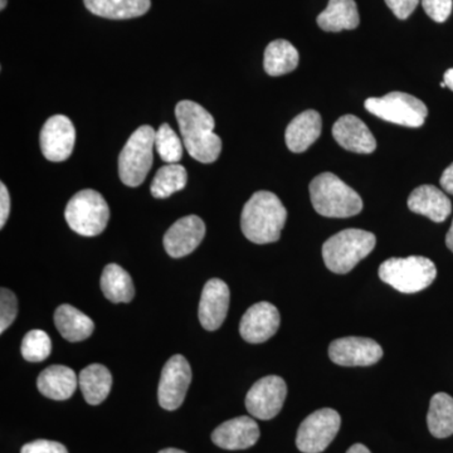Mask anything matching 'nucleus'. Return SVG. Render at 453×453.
Listing matches in <instances>:
<instances>
[{
    "mask_svg": "<svg viewBox=\"0 0 453 453\" xmlns=\"http://www.w3.org/2000/svg\"><path fill=\"white\" fill-rule=\"evenodd\" d=\"M280 323L281 318L275 305L266 301L255 303L241 319V336L251 344H261L275 335Z\"/></svg>",
    "mask_w": 453,
    "mask_h": 453,
    "instance_id": "4468645a",
    "label": "nucleus"
},
{
    "mask_svg": "<svg viewBox=\"0 0 453 453\" xmlns=\"http://www.w3.org/2000/svg\"><path fill=\"white\" fill-rule=\"evenodd\" d=\"M408 208L413 213L422 214L434 222H445L452 211L451 201L449 196L434 186L416 188L408 198Z\"/></svg>",
    "mask_w": 453,
    "mask_h": 453,
    "instance_id": "6ab92c4d",
    "label": "nucleus"
},
{
    "mask_svg": "<svg viewBox=\"0 0 453 453\" xmlns=\"http://www.w3.org/2000/svg\"><path fill=\"white\" fill-rule=\"evenodd\" d=\"M321 121L320 113L315 110H306L301 112L288 124L286 129L285 140L288 150L292 153H303L316 140L320 138Z\"/></svg>",
    "mask_w": 453,
    "mask_h": 453,
    "instance_id": "aec40b11",
    "label": "nucleus"
},
{
    "mask_svg": "<svg viewBox=\"0 0 453 453\" xmlns=\"http://www.w3.org/2000/svg\"><path fill=\"white\" fill-rule=\"evenodd\" d=\"M377 238L363 229H344L330 237L323 246L325 266L334 273H350L374 250Z\"/></svg>",
    "mask_w": 453,
    "mask_h": 453,
    "instance_id": "20e7f679",
    "label": "nucleus"
},
{
    "mask_svg": "<svg viewBox=\"0 0 453 453\" xmlns=\"http://www.w3.org/2000/svg\"><path fill=\"white\" fill-rule=\"evenodd\" d=\"M365 109L384 121L405 127H421L428 109L418 98L404 92H390L383 97L365 100Z\"/></svg>",
    "mask_w": 453,
    "mask_h": 453,
    "instance_id": "6e6552de",
    "label": "nucleus"
},
{
    "mask_svg": "<svg viewBox=\"0 0 453 453\" xmlns=\"http://www.w3.org/2000/svg\"><path fill=\"white\" fill-rule=\"evenodd\" d=\"M443 81L446 82L447 88L453 91V68H449V70H447L445 74H443Z\"/></svg>",
    "mask_w": 453,
    "mask_h": 453,
    "instance_id": "58836bf2",
    "label": "nucleus"
},
{
    "mask_svg": "<svg viewBox=\"0 0 453 453\" xmlns=\"http://www.w3.org/2000/svg\"><path fill=\"white\" fill-rule=\"evenodd\" d=\"M347 453H372L362 443H356L348 449Z\"/></svg>",
    "mask_w": 453,
    "mask_h": 453,
    "instance_id": "4c0bfd02",
    "label": "nucleus"
},
{
    "mask_svg": "<svg viewBox=\"0 0 453 453\" xmlns=\"http://www.w3.org/2000/svg\"><path fill=\"white\" fill-rule=\"evenodd\" d=\"M446 244H447V247H449V251L453 252V220H452L451 228H449V231L447 232Z\"/></svg>",
    "mask_w": 453,
    "mask_h": 453,
    "instance_id": "ea45409f",
    "label": "nucleus"
},
{
    "mask_svg": "<svg viewBox=\"0 0 453 453\" xmlns=\"http://www.w3.org/2000/svg\"><path fill=\"white\" fill-rule=\"evenodd\" d=\"M423 9L434 22L443 23L451 16L452 0H422Z\"/></svg>",
    "mask_w": 453,
    "mask_h": 453,
    "instance_id": "473e14b6",
    "label": "nucleus"
},
{
    "mask_svg": "<svg viewBox=\"0 0 453 453\" xmlns=\"http://www.w3.org/2000/svg\"><path fill=\"white\" fill-rule=\"evenodd\" d=\"M381 281L388 283L402 294H416L429 288L437 276L434 262L422 256L393 257L380 265Z\"/></svg>",
    "mask_w": 453,
    "mask_h": 453,
    "instance_id": "39448f33",
    "label": "nucleus"
},
{
    "mask_svg": "<svg viewBox=\"0 0 453 453\" xmlns=\"http://www.w3.org/2000/svg\"><path fill=\"white\" fill-rule=\"evenodd\" d=\"M333 136L345 150L357 154H372L377 142L365 122L354 115H345L334 124Z\"/></svg>",
    "mask_w": 453,
    "mask_h": 453,
    "instance_id": "a211bd4d",
    "label": "nucleus"
},
{
    "mask_svg": "<svg viewBox=\"0 0 453 453\" xmlns=\"http://www.w3.org/2000/svg\"><path fill=\"white\" fill-rule=\"evenodd\" d=\"M5 5H7V0H2V3H0V9H2V11H4Z\"/></svg>",
    "mask_w": 453,
    "mask_h": 453,
    "instance_id": "79ce46f5",
    "label": "nucleus"
},
{
    "mask_svg": "<svg viewBox=\"0 0 453 453\" xmlns=\"http://www.w3.org/2000/svg\"><path fill=\"white\" fill-rule=\"evenodd\" d=\"M79 386L83 398L91 405H98L109 396L112 387V375L106 366L91 365L82 369Z\"/></svg>",
    "mask_w": 453,
    "mask_h": 453,
    "instance_id": "393cba45",
    "label": "nucleus"
},
{
    "mask_svg": "<svg viewBox=\"0 0 453 453\" xmlns=\"http://www.w3.org/2000/svg\"><path fill=\"white\" fill-rule=\"evenodd\" d=\"M42 154L50 162H65L73 154L76 130L73 121L64 115H55L43 125L40 136Z\"/></svg>",
    "mask_w": 453,
    "mask_h": 453,
    "instance_id": "f8f14e48",
    "label": "nucleus"
},
{
    "mask_svg": "<svg viewBox=\"0 0 453 453\" xmlns=\"http://www.w3.org/2000/svg\"><path fill=\"white\" fill-rule=\"evenodd\" d=\"M229 288L219 279H211L203 288L198 316L207 332H216L225 323L229 309Z\"/></svg>",
    "mask_w": 453,
    "mask_h": 453,
    "instance_id": "dca6fc26",
    "label": "nucleus"
},
{
    "mask_svg": "<svg viewBox=\"0 0 453 453\" xmlns=\"http://www.w3.org/2000/svg\"><path fill=\"white\" fill-rule=\"evenodd\" d=\"M342 417L332 410L323 408L310 414L297 431L296 446L303 453H321L329 447L339 434Z\"/></svg>",
    "mask_w": 453,
    "mask_h": 453,
    "instance_id": "1a4fd4ad",
    "label": "nucleus"
},
{
    "mask_svg": "<svg viewBox=\"0 0 453 453\" xmlns=\"http://www.w3.org/2000/svg\"><path fill=\"white\" fill-rule=\"evenodd\" d=\"M288 220V211L279 196L259 190L244 204L241 228L244 237L253 243H273L281 237Z\"/></svg>",
    "mask_w": 453,
    "mask_h": 453,
    "instance_id": "f03ea898",
    "label": "nucleus"
},
{
    "mask_svg": "<svg viewBox=\"0 0 453 453\" xmlns=\"http://www.w3.org/2000/svg\"><path fill=\"white\" fill-rule=\"evenodd\" d=\"M300 55L288 41L271 42L265 50L264 67L267 74L277 77L290 73L299 65Z\"/></svg>",
    "mask_w": 453,
    "mask_h": 453,
    "instance_id": "bb28decb",
    "label": "nucleus"
},
{
    "mask_svg": "<svg viewBox=\"0 0 453 453\" xmlns=\"http://www.w3.org/2000/svg\"><path fill=\"white\" fill-rule=\"evenodd\" d=\"M188 183V173L180 164H166L157 170L150 192L154 198H169L170 196L184 189Z\"/></svg>",
    "mask_w": 453,
    "mask_h": 453,
    "instance_id": "c85d7f7f",
    "label": "nucleus"
},
{
    "mask_svg": "<svg viewBox=\"0 0 453 453\" xmlns=\"http://www.w3.org/2000/svg\"><path fill=\"white\" fill-rule=\"evenodd\" d=\"M359 23V12L354 0H330L326 9L318 17V25L325 32L350 31Z\"/></svg>",
    "mask_w": 453,
    "mask_h": 453,
    "instance_id": "5701e85b",
    "label": "nucleus"
},
{
    "mask_svg": "<svg viewBox=\"0 0 453 453\" xmlns=\"http://www.w3.org/2000/svg\"><path fill=\"white\" fill-rule=\"evenodd\" d=\"M65 219L76 234L95 237L106 229L110 219L109 205L96 190L83 189L68 202Z\"/></svg>",
    "mask_w": 453,
    "mask_h": 453,
    "instance_id": "0eeeda50",
    "label": "nucleus"
},
{
    "mask_svg": "<svg viewBox=\"0 0 453 453\" xmlns=\"http://www.w3.org/2000/svg\"><path fill=\"white\" fill-rule=\"evenodd\" d=\"M183 142L168 124H163L155 135V149L166 164H178L183 157Z\"/></svg>",
    "mask_w": 453,
    "mask_h": 453,
    "instance_id": "c756f323",
    "label": "nucleus"
},
{
    "mask_svg": "<svg viewBox=\"0 0 453 453\" xmlns=\"http://www.w3.org/2000/svg\"><path fill=\"white\" fill-rule=\"evenodd\" d=\"M104 296L113 303H130L135 296L133 279L127 271L116 264L107 265L101 276Z\"/></svg>",
    "mask_w": 453,
    "mask_h": 453,
    "instance_id": "a878e982",
    "label": "nucleus"
},
{
    "mask_svg": "<svg viewBox=\"0 0 453 453\" xmlns=\"http://www.w3.org/2000/svg\"><path fill=\"white\" fill-rule=\"evenodd\" d=\"M159 453H187V452L181 451V449H162V451H160Z\"/></svg>",
    "mask_w": 453,
    "mask_h": 453,
    "instance_id": "a19ab883",
    "label": "nucleus"
},
{
    "mask_svg": "<svg viewBox=\"0 0 453 453\" xmlns=\"http://www.w3.org/2000/svg\"><path fill=\"white\" fill-rule=\"evenodd\" d=\"M259 438L257 422L251 417L242 416L229 419L214 429L211 441L223 449H246L255 446Z\"/></svg>",
    "mask_w": 453,
    "mask_h": 453,
    "instance_id": "f3484780",
    "label": "nucleus"
},
{
    "mask_svg": "<svg viewBox=\"0 0 453 453\" xmlns=\"http://www.w3.org/2000/svg\"><path fill=\"white\" fill-rule=\"evenodd\" d=\"M440 183L443 190L453 196V163L443 172Z\"/></svg>",
    "mask_w": 453,
    "mask_h": 453,
    "instance_id": "e433bc0d",
    "label": "nucleus"
},
{
    "mask_svg": "<svg viewBox=\"0 0 453 453\" xmlns=\"http://www.w3.org/2000/svg\"><path fill=\"white\" fill-rule=\"evenodd\" d=\"M192 381V368L183 356L170 357L160 375L157 399L160 407L175 411L183 404Z\"/></svg>",
    "mask_w": 453,
    "mask_h": 453,
    "instance_id": "9b49d317",
    "label": "nucleus"
},
{
    "mask_svg": "<svg viewBox=\"0 0 453 453\" xmlns=\"http://www.w3.org/2000/svg\"><path fill=\"white\" fill-rule=\"evenodd\" d=\"M205 235V225L198 216L178 219L164 235V249L173 258H181L196 251Z\"/></svg>",
    "mask_w": 453,
    "mask_h": 453,
    "instance_id": "2eb2a0df",
    "label": "nucleus"
},
{
    "mask_svg": "<svg viewBox=\"0 0 453 453\" xmlns=\"http://www.w3.org/2000/svg\"><path fill=\"white\" fill-rule=\"evenodd\" d=\"M157 131L149 125L134 131L119 155V177L125 186L135 188L144 183L153 165Z\"/></svg>",
    "mask_w": 453,
    "mask_h": 453,
    "instance_id": "423d86ee",
    "label": "nucleus"
},
{
    "mask_svg": "<svg viewBox=\"0 0 453 453\" xmlns=\"http://www.w3.org/2000/svg\"><path fill=\"white\" fill-rule=\"evenodd\" d=\"M20 453H68L62 443L55 441L37 440L27 443Z\"/></svg>",
    "mask_w": 453,
    "mask_h": 453,
    "instance_id": "72a5a7b5",
    "label": "nucleus"
},
{
    "mask_svg": "<svg viewBox=\"0 0 453 453\" xmlns=\"http://www.w3.org/2000/svg\"><path fill=\"white\" fill-rule=\"evenodd\" d=\"M95 16L107 19H131L144 16L150 9V0H83Z\"/></svg>",
    "mask_w": 453,
    "mask_h": 453,
    "instance_id": "b1692460",
    "label": "nucleus"
},
{
    "mask_svg": "<svg viewBox=\"0 0 453 453\" xmlns=\"http://www.w3.org/2000/svg\"><path fill=\"white\" fill-rule=\"evenodd\" d=\"M55 324L62 338L70 342H79L92 335L95 324L88 315L73 306H58L55 312Z\"/></svg>",
    "mask_w": 453,
    "mask_h": 453,
    "instance_id": "4be33fe9",
    "label": "nucleus"
},
{
    "mask_svg": "<svg viewBox=\"0 0 453 453\" xmlns=\"http://www.w3.org/2000/svg\"><path fill=\"white\" fill-rule=\"evenodd\" d=\"M288 386L279 375H268L253 384L246 396V408L255 418L268 421L281 412Z\"/></svg>",
    "mask_w": 453,
    "mask_h": 453,
    "instance_id": "9d476101",
    "label": "nucleus"
},
{
    "mask_svg": "<svg viewBox=\"0 0 453 453\" xmlns=\"http://www.w3.org/2000/svg\"><path fill=\"white\" fill-rule=\"evenodd\" d=\"M310 198L314 210L327 219H349L363 210L360 196L333 173L312 179Z\"/></svg>",
    "mask_w": 453,
    "mask_h": 453,
    "instance_id": "7ed1b4c3",
    "label": "nucleus"
},
{
    "mask_svg": "<svg viewBox=\"0 0 453 453\" xmlns=\"http://www.w3.org/2000/svg\"><path fill=\"white\" fill-rule=\"evenodd\" d=\"M11 213V196L4 183H0V226H4Z\"/></svg>",
    "mask_w": 453,
    "mask_h": 453,
    "instance_id": "c9c22d12",
    "label": "nucleus"
},
{
    "mask_svg": "<svg viewBox=\"0 0 453 453\" xmlns=\"http://www.w3.org/2000/svg\"><path fill=\"white\" fill-rule=\"evenodd\" d=\"M22 356L27 362L41 363L50 357L52 351V342L49 334L43 330H31L27 333L22 342Z\"/></svg>",
    "mask_w": 453,
    "mask_h": 453,
    "instance_id": "7c9ffc66",
    "label": "nucleus"
},
{
    "mask_svg": "<svg viewBox=\"0 0 453 453\" xmlns=\"http://www.w3.org/2000/svg\"><path fill=\"white\" fill-rule=\"evenodd\" d=\"M79 386V378L65 365H50L41 372L37 380L38 390L53 401L70 399Z\"/></svg>",
    "mask_w": 453,
    "mask_h": 453,
    "instance_id": "412c9836",
    "label": "nucleus"
},
{
    "mask_svg": "<svg viewBox=\"0 0 453 453\" xmlns=\"http://www.w3.org/2000/svg\"><path fill=\"white\" fill-rule=\"evenodd\" d=\"M386 3L398 19H407L418 5L419 0H386Z\"/></svg>",
    "mask_w": 453,
    "mask_h": 453,
    "instance_id": "f704fd0d",
    "label": "nucleus"
},
{
    "mask_svg": "<svg viewBox=\"0 0 453 453\" xmlns=\"http://www.w3.org/2000/svg\"><path fill=\"white\" fill-rule=\"evenodd\" d=\"M181 140L196 162L211 164L219 159L222 140L214 134L213 116L195 101L183 100L175 107Z\"/></svg>",
    "mask_w": 453,
    "mask_h": 453,
    "instance_id": "f257e3e1",
    "label": "nucleus"
},
{
    "mask_svg": "<svg viewBox=\"0 0 453 453\" xmlns=\"http://www.w3.org/2000/svg\"><path fill=\"white\" fill-rule=\"evenodd\" d=\"M383 349L372 339L360 336L334 340L329 347V357L342 366H368L380 362Z\"/></svg>",
    "mask_w": 453,
    "mask_h": 453,
    "instance_id": "ddd939ff",
    "label": "nucleus"
},
{
    "mask_svg": "<svg viewBox=\"0 0 453 453\" xmlns=\"http://www.w3.org/2000/svg\"><path fill=\"white\" fill-rule=\"evenodd\" d=\"M427 426L432 436L447 438L453 434V398L440 392L432 396L427 414Z\"/></svg>",
    "mask_w": 453,
    "mask_h": 453,
    "instance_id": "cd10ccee",
    "label": "nucleus"
},
{
    "mask_svg": "<svg viewBox=\"0 0 453 453\" xmlns=\"http://www.w3.org/2000/svg\"><path fill=\"white\" fill-rule=\"evenodd\" d=\"M18 301L16 295L8 288L0 290V333H4L16 320Z\"/></svg>",
    "mask_w": 453,
    "mask_h": 453,
    "instance_id": "2f4dec72",
    "label": "nucleus"
}]
</instances>
